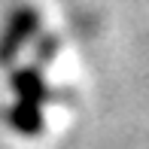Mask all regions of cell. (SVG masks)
<instances>
[{"instance_id": "1", "label": "cell", "mask_w": 149, "mask_h": 149, "mask_svg": "<svg viewBox=\"0 0 149 149\" xmlns=\"http://www.w3.org/2000/svg\"><path fill=\"white\" fill-rule=\"evenodd\" d=\"M3 128L22 146L55 143L85 104V61L52 0H22L0 31Z\"/></svg>"}]
</instances>
